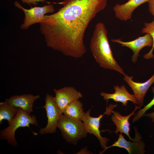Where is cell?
<instances>
[{
    "mask_svg": "<svg viewBox=\"0 0 154 154\" xmlns=\"http://www.w3.org/2000/svg\"><path fill=\"white\" fill-rule=\"evenodd\" d=\"M83 105L78 100L72 102L64 110L63 113L68 118L74 120L82 121L85 112Z\"/></svg>",
    "mask_w": 154,
    "mask_h": 154,
    "instance_id": "cell-16",
    "label": "cell"
},
{
    "mask_svg": "<svg viewBox=\"0 0 154 154\" xmlns=\"http://www.w3.org/2000/svg\"><path fill=\"white\" fill-rule=\"evenodd\" d=\"M123 80L125 81L132 90L134 95L138 102V105L141 107L144 104L145 96L148 90L154 83V73L151 77L144 82L133 81L132 76L125 75Z\"/></svg>",
    "mask_w": 154,
    "mask_h": 154,
    "instance_id": "cell-11",
    "label": "cell"
},
{
    "mask_svg": "<svg viewBox=\"0 0 154 154\" xmlns=\"http://www.w3.org/2000/svg\"><path fill=\"white\" fill-rule=\"evenodd\" d=\"M149 0H129L120 5L117 3L113 7L116 17L121 21H126L131 19L132 13L138 7Z\"/></svg>",
    "mask_w": 154,
    "mask_h": 154,
    "instance_id": "cell-13",
    "label": "cell"
},
{
    "mask_svg": "<svg viewBox=\"0 0 154 154\" xmlns=\"http://www.w3.org/2000/svg\"><path fill=\"white\" fill-rule=\"evenodd\" d=\"M148 2L149 11L154 17V0H149Z\"/></svg>",
    "mask_w": 154,
    "mask_h": 154,
    "instance_id": "cell-21",
    "label": "cell"
},
{
    "mask_svg": "<svg viewBox=\"0 0 154 154\" xmlns=\"http://www.w3.org/2000/svg\"><path fill=\"white\" fill-rule=\"evenodd\" d=\"M117 140L113 144L109 146L106 147L104 150L99 154H102L107 149L112 147H118L125 149L129 154H144L145 152V144L143 141L140 139L137 141H127L124 138L122 133L117 134Z\"/></svg>",
    "mask_w": 154,
    "mask_h": 154,
    "instance_id": "cell-12",
    "label": "cell"
},
{
    "mask_svg": "<svg viewBox=\"0 0 154 154\" xmlns=\"http://www.w3.org/2000/svg\"><path fill=\"white\" fill-rule=\"evenodd\" d=\"M141 107L137 106L135 104V108L134 110L128 115L123 116H122L119 112L113 111V114L111 116V120L115 124L116 126V129L115 131V133L119 132L120 133L125 134L129 138L130 140L137 141L141 139L142 138L139 133L136 127H135V137L132 138L130 136L129 134L130 131V124L129 120L133 116H135V111L138 109H140Z\"/></svg>",
    "mask_w": 154,
    "mask_h": 154,
    "instance_id": "cell-8",
    "label": "cell"
},
{
    "mask_svg": "<svg viewBox=\"0 0 154 154\" xmlns=\"http://www.w3.org/2000/svg\"><path fill=\"white\" fill-rule=\"evenodd\" d=\"M105 25L98 22L95 25L90 43V48L100 67L117 71L124 76L123 69L115 59L108 41Z\"/></svg>",
    "mask_w": 154,
    "mask_h": 154,
    "instance_id": "cell-2",
    "label": "cell"
},
{
    "mask_svg": "<svg viewBox=\"0 0 154 154\" xmlns=\"http://www.w3.org/2000/svg\"><path fill=\"white\" fill-rule=\"evenodd\" d=\"M30 124L38 126L35 116L29 115L21 108H17V114L10 124L0 131V139L6 140L9 144L17 147L18 143L15 137L16 131L19 127H27L30 128Z\"/></svg>",
    "mask_w": 154,
    "mask_h": 154,
    "instance_id": "cell-3",
    "label": "cell"
},
{
    "mask_svg": "<svg viewBox=\"0 0 154 154\" xmlns=\"http://www.w3.org/2000/svg\"><path fill=\"white\" fill-rule=\"evenodd\" d=\"M151 90L154 94L153 99L147 105L142 109H139L132 119V122L134 123L138 120L143 116L146 112L154 105V85L151 88Z\"/></svg>",
    "mask_w": 154,
    "mask_h": 154,
    "instance_id": "cell-19",
    "label": "cell"
},
{
    "mask_svg": "<svg viewBox=\"0 0 154 154\" xmlns=\"http://www.w3.org/2000/svg\"><path fill=\"white\" fill-rule=\"evenodd\" d=\"M144 27L143 28L141 32L142 33H148L151 36L153 44L151 50L147 53L143 55V58L147 59H153L154 55L153 53L154 49V20L150 23H144Z\"/></svg>",
    "mask_w": 154,
    "mask_h": 154,
    "instance_id": "cell-18",
    "label": "cell"
},
{
    "mask_svg": "<svg viewBox=\"0 0 154 154\" xmlns=\"http://www.w3.org/2000/svg\"><path fill=\"white\" fill-rule=\"evenodd\" d=\"M114 88L115 92L113 93H108L103 92L100 93V96L103 97L104 100L111 99L116 102H121L123 106L125 107L127 106L128 101L132 102L135 104L138 105V102L134 95L130 94L124 85L120 87L118 86H114Z\"/></svg>",
    "mask_w": 154,
    "mask_h": 154,
    "instance_id": "cell-14",
    "label": "cell"
},
{
    "mask_svg": "<svg viewBox=\"0 0 154 154\" xmlns=\"http://www.w3.org/2000/svg\"><path fill=\"white\" fill-rule=\"evenodd\" d=\"M17 108L10 104L6 101L0 103V124L3 120H7L9 125L16 115Z\"/></svg>",
    "mask_w": 154,
    "mask_h": 154,
    "instance_id": "cell-17",
    "label": "cell"
},
{
    "mask_svg": "<svg viewBox=\"0 0 154 154\" xmlns=\"http://www.w3.org/2000/svg\"><path fill=\"white\" fill-rule=\"evenodd\" d=\"M53 90L55 94V100L62 113L67 106L83 96L82 93L73 87H65L58 89L54 88Z\"/></svg>",
    "mask_w": 154,
    "mask_h": 154,
    "instance_id": "cell-9",
    "label": "cell"
},
{
    "mask_svg": "<svg viewBox=\"0 0 154 154\" xmlns=\"http://www.w3.org/2000/svg\"><path fill=\"white\" fill-rule=\"evenodd\" d=\"M108 0H64L63 7L45 15L40 30L47 46L66 56L82 57L86 52L84 41L91 20L107 6Z\"/></svg>",
    "mask_w": 154,
    "mask_h": 154,
    "instance_id": "cell-1",
    "label": "cell"
},
{
    "mask_svg": "<svg viewBox=\"0 0 154 154\" xmlns=\"http://www.w3.org/2000/svg\"><path fill=\"white\" fill-rule=\"evenodd\" d=\"M14 5L15 7L22 9L25 14L23 23L20 27V29H27L31 25L41 22L44 19L45 14L53 13L55 11L53 5L50 3L42 7H31L29 9L24 8L17 1L15 2Z\"/></svg>",
    "mask_w": 154,
    "mask_h": 154,
    "instance_id": "cell-6",
    "label": "cell"
},
{
    "mask_svg": "<svg viewBox=\"0 0 154 154\" xmlns=\"http://www.w3.org/2000/svg\"><path fill=\"white\" fill-rule=\"evenodd\" d=\"M117 106V104H110L106 107L105 112L97 117H93L90 116L91 109L85 112L82 121L84 123L85 129L88 133L95 136L98 140L102 148L104 149L107 146L109 139L106 137H102L100 130V121L101 118L105 114L110 115L114 108Z\"/></svg>",
    "mask_w": 154,
    "mask_h": 154,
    "instance_id": "cell-5",
    "label": "cell"
},
{
    "mask_svg": "<svg viewBox=\"0 0 154 154\" xmlns=\"http://www.w3.org/2000/svg\"></svg>",
    "mask_w": 154,
    "mask_h": 154,
    "instance_id": "cell-23",
    "label": "cell"
},
{
    "mask_svg": "<svg viewBox=\"0 0 154 154\" xmlns=\"http://www.w3.org/2000/svg\"><path fill=\"white\" fill-rule=\"evenodd\" d=\"M143 116H146L150 118L152 121L154 122V112L149 113H145Z\"/></svg>",
    "mask_w": 154,
    "mask_h": 154,
    "instance_id": "cell-22",
    "label": "cell"
},
{
    "mask_svg": "<svg viewBox=\"0 0 154 154\" xmlns=\"http://www.w3.org/2000/svg\"><path fill=\"white\" fill-rule=\"evenodd\" d=\"M111 41L120 44L122 46L127 47L130 48L133 52L131 60L134 63L137 61L140 51L145 46L152 47L153 44L152 37L148 33L129 41L124 42L121 40L120 38L112 39Z\"/></svg>",
    "mask_w": 154,
    "mask_h": 154,
    "instance_id": "cell-10",
    "label": "cell"
},
{
    "mask_svg": "<svg viewBox=\"0 0 154 154\" xmlns=\"http://www.w3.org/2000/svg\"><path fill=\"white\" fill-rule=\"evenodd\" d=\"M64 139L69 143L76 145L80 140L86 137V131L82 121L69 119L63 114L57 125Z\"/></svg>",
    "mask_w": 154,
    "mask_h": 154,
    "instance_id": "cell-4",
    "label": "cell"
},
{
    "mask_svg": "<svg viewBox=\"0 0 154 154\" xmlns=\"http://www.w3.org/2000/svg\"><path fill=\"white\" fill-rule=\"evenodd\" d=\"M45 101V104L42 107L46 110L47 123L45 127L40 128L39 133L41 135L55 133L58 121L63 114L56 103L54 97L52 96L46 94Z\"/></svg>",
    "mask_w": 154,
    "mask_h": 154,
    "instance_id": "cell-7",
    "label": "cell"
},
{
    "mask_svg": "<svg viewBox=\"0 0 154 154\" xmlns=\"http://www.w3.org/2000/svg\"><path fill=\"white\" fill-rule=\"evenodd\" d=\"M40 97L39 95H34L32 94H23L13 96L6 101L10 104L17 108H19L31 115L33 112V108L34 102Z\"/></svg>",
    "mask_w": 154,
    "mask_h": 154,
    "instance_id": "cell-15",
    "label": "cell"
},
{
    "mask_svg": "<svg viewBox=\"0 0 154 154\" xmlns=\"http://www.w3.org/2000/svg\"><path fill=\"white\" fill-rule=\"evenodd\" d=\"M23 3L27 4L31 6L32 4L34 6L37 5L38 2H45L44 0H21Z\"/></svg>",
    "mask_w": 154,
    "mask_h": 154,
    "instance_id": "cell-20",
    "label": "cell"
}]
</instances>
